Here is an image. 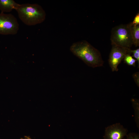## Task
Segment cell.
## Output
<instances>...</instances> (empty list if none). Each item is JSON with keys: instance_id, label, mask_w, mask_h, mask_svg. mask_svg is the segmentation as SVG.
<instances>
[{"instance_id": "obj_4", "label": "cell", "mask_w": 139, "mask_h": 139, "mask_svg": "<svg viewBox=\"0 0 139 139\" xmlns=\"http://www.w3.org/2000/svg\"><path fill=\"white\" fill-rule=\"evenodd\" d=\"M19 25L16 18L12 14L0 13V34L14 35L19 30Z\"/></svg>"}, {"instance_id": "obj_7", "label": "cell", "mask_w": 139, "mask_h": 139, "mask_svg": "<svg viewBox=\"0 0 139 139\" xmlns=\"http://www.w3.org/2000/svg\"><path fill=\"white\" fill-rule=\"evenodd\" d=\"M19 5L13 0H0V10L3 13L10 12L16 10Z\"/></svg>"}, {"instance_id": "obj_6", "label": "cell", "mask_w": 139, "mask_h": 139, "mask_svg": "<svg viewBox=\"0 0 139 139\" xmlns=\"http://www.w3.org/2000/svg\"><path fill=\"white\" fill-rule=\"evenodd\" d=\"M127 131L120 123H116L106 128L104 139H122Z\"/></svg>"}, {"instance_id": "obj_11", "label": "cell", "mask_w": 139, "mask_h": 139, "mask_svg": "<svg viewBox=\"0 0 139 139\" xmlns=\"http://www.w3.org/2000/svg\"><path fill=\"white\" fill-rule=\"evenodd\" d=\"M126 139H139V136L135 133H130L127 135Z\"/></svg>"}, {"instance_id": "obj_10", "label": "cell", "mask_w": 139, "mask_h": 139, "mask_svg": "<svg viewBox=\"0 0 139 139\" xmlns=\"http://www.w3.org/2000/svg\"><path fill=\"white\" fill-rule=\"evenodd\" d=\"M131 53H132L133 56L136 60L138 64V67L139 66V48L134 50H131Z\"/></svg>"}, {"instance_id": "obj_1", "label": "cell", "mask_w": 139, "mask_h": 139, "mask_svg": "<svg viewBox=\"0 0 139 139\" xmlns=\"http://www.w3.org/2000/svg\"><path fill=\"white\" fill-rule=\"evenodd\" d=\"M71 51L88 66L93 68L102 66L104 62L99 51L86 40L73 43Z\"/></svg>"}, {"instance_id": "obj_13", "label": "cell", "mask_w": 139, "mask_h": 139, "mask_svg": "<svg viewBox=\"0 0 139 139\" xmlns=\"http://www.w3.org/2000/svg\"><path fill=\"white\" fill-rule=\"evenodd\" d=\"M132 24L136 25H139V13L138 12L135 16L134 19L132 22Z\"/></svg>"}, {"instance_id": "obj_12", "label": "cell", "mask_w": 139, "mask_h": 139, "mask_svg": "<svg viewBox=\"0 0 139 139\" xmlns=\"http://www.w3.org/2000/svg\"><path fill=\"white\" fill-rule=\"evenodd\" d=\"M134 81L137 85L139 86V73L138 72H137L134 73L132 75Z\"/></svg>"}, {"instance_id": "obj_15", "label": "cell", "mask_w": 139, "mask_h": 139, "mask_svg": "<svg viewBox=\"0 0 139 139\" xmlns=\"http://www.w3.org/2000/svg\"></svg>"}, {"instance_id": "obj_14", "label": "cell", "mask_w": 139, "mask_h": 139, "mask_svg": "<svg viewBox=\"0 0 139 139\" xmlns=\"http://www.w3.org/2000/svg\"><path fill=\"white\" fill-rule=\"evenodd\" d=\"M27 139H30V138H27Z\"/></svg>"}, {"instance_id": "obj_8", "label": "cell", "mask_w": 139, "mask_h": 139, "mask_svg": "<svg viewBox=\"0 0 139 139\" xmlns=\"http://www.w3.org/2000/svg\"><path fill=\"white\" fill-rule=\"evenodd\" d=\"M130 29L133 45L136 47L139 46V25H136L130 23Z\"/></svg>"}, {"instance_id": "obj_9", "label": "cell", "mask_w": 139, "mask_h": 139, "mask_svg": "<svg viewBox=\"0 0 139 139\" xmlns=\"http://www.w3.org/2000/svg\"><path fill=\"white\" fill-rule=\"evenodd\" d=\"M123 60L124 62L128 65L135 66L136 62L137 60L134 58L130 54L127 55L124 57Z\"/></svg>"}, {"instance_id": "obj_2", "label": "cell", "mask_w": 139, "mask_h": 139, "mask_svg": "<svg viewBox=\"0 0 139 139\" xmlns=\"http://www.w3.org/2000/svg\"><path fill=\"white\" fill-rule=\"evenodd\" d=\"M16 10L19 19L28 25L41 23L45 19V11L41 6L37 4H20Z\"/></svg>"}, {"instance_id": "obj_5", "label": "cell", "mask_w": 139, "mask_h": 139, "mask_svg": "<svg viewBox=\"0 0 139 139\" xmlns=\"http://www.w3.org/2000/svg\"><path fill=\"white\" fill-rule=\"evenodd\" d=\"M112 48L109 54L108 62L113 72L117 71L118 66L127 54H130L131 49L111 44Z\"/></svg>"}, {"instance_id": "obj_3", "label": "cell", "mask_w": 139, "mask_h": 139, "mask_svg": "<svg viewBox=\"0 0 139 139\" xmlns=\"http://www.w3.org/2000/svg\"><path fill=\"white\" fill-rule=\"evenodd\" d=\"M110 40L111 44L130 48L133 44L130 23L127 24H121L112 28Z\"/></svg>"}]
</instances>
